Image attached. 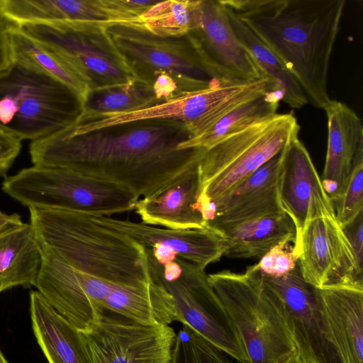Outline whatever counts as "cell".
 I'll use <instances>...</instances> for the list:
<instances>
[{
    "instance_id": "obj_19",
    "label": "cell",
    "mask_w": 363,
    "mask_h": 363,
    "mask_svg": "<svg viewBox=\"0 0 363 363\" xmlns=\"http://www.w3.org/2000/svg\"><path fill=\"white\" fill-rule=\"evenodd\" d=\"M191 32L220 79L267 78L236 38L221 0H200L198 25Z\"/></svg>"
},
{
    "instance_id": "obj_26",
    "label": "cell",
    "mask_w": 363,
    "mask_h": 363,
    "mask_svg": "<svg viewBox=\"0 0 363 363\" xmlns=\"http://www.w3.org/2000/svg\"><path fill=\"white\" fill-rule=\"evenodd\" d=\"M43 262V247L30 223L0 233V293L35 286Z\"/></svg>"
},
{
    "instance_id": "obj_39",
    "label": "cell",
    "mask_w": 363,
    "mask_h": 363,
    "mask_svg": "<svg viewBox=\"0 0 363 363\" xmlns=\"http://www.w3.org/2000/svg\"><path fill=\"white\" fill-rule=\"evenodd\" d=\"M286 363H303L296 356L289 359Z\"/></svg>"
},
{
    "instance_id": "obj_32",
    "label": "cell",
    "mask_w": 363,
    "mask_h": 363,
    "mask_svg": "<svg viewBox=\"0 0 363 363\" xmlns=\"http://www.w3.org/2000/svg\"><path fill=\"white\" fill-rule=\"evenodd\" d=\"M176 337L169 363H230L225 354L184 323Z\"/></svg>"
},
{
    "instance_id": "obj_40",
    "label": "cell",
    "mask_w": 363,
    "mask_h": 363,
    "mask_svg": "<svg viewBox=\"0 0 363 363\" xmlns=\"http://www.w3.org/2000/svg\"><path fill=\"white\" fill-rule=\"evenodd\" d=\"M0 363H9L1 351H0Z\"/></svg>"
},
{
    "instance_id": "obj_2",
    "label": "cell",
    "mask_w": 363,
    "mask_h": 363,
    "mask_svg": "<svg viewBox=\"0 0 363 363\" xmlns=\"http://www.w3.org/2000/svg\"><path fill=\"white\" fill-rule=\"evenodd\" d=\"M294 75L308 101L323 109L329 65L345 0H221Z\"/></svg>"
},
{
    "instance_id": "obj_37",
    "label": "cell",
    "mask_w": 363,
    "mask_h": 363,
    "mask_svg": "<svg viewBox=\"0 0 363 363\" xmlns=\"http://www.w3.org/2000/svg\"><path fill=\"white\" fill-rule=\"evenodd\" d=\"M7 28V23L0 16V72L7 68L11 63Z\"/></svg>"
},
{
    "instance_id": "obj_1",
    "label": "cell",
    "mask_w": 363,
    "mask_h": 363,
    "mask_svg": "<svg viewBox=\"0 0 363 363\" xmlns=\"http://www.w3.org/2000/svg\"><path fill=\"white\" fill-rule=\"evenodd\" d=\"M192 136L184 123L167 119L77 135L65 128L32 141L29 152L33 165L72 170L140 199L157 195L198 167L205 150L180 147Z\"/></svg>"
},
{
    "instance_id": "obj_12",
    "label": "cell",
    "mask_w": 363,
    "mask_h": 363,
    "mask_svg": "<svg viewBox=\"0 0 363 363\" xmlns=\"http://www.w3.org/2000/svg\"><path fill=\"white\" fill-rule=\"evenodd\" d=\"M81 332L92 363H169L176 337L169 325H143L106 311Z\"/></svg>"
},
{
    "instance_id": "obj_15",
    "label": "cell",
    "mask_w": 363,
    "mask_h": 363,
    "mask_svg": "<svg viewBox=\"0 0 363 363\" xmlns=\"http://www.w3.org/2000/svg\"><path fill=\"white\" fill-rule=\"evenodd\" d=\"M324 336L339 363H363V279L313 287Z\"/></svg>"
},
{
    "instance_id": "obj_22",
    "label": "cell",
    "mask_w": 363,
    "mask_h": 363,
    "mask_svg": "<svg viewBox=\"0 0 363 363\" xmlns=\"http://www.w3.org/2000/svg\"><path fill=\"white\" fill-rule=\"evenodd\" d=\"M328 121L325 166L320 177L330 200L342 192L358 150L363 145V126L347 104L331 99L324 107Z\"/></svg>"
},
{
    "instance_id": "obj_20",
    "label": "cell",
    "mask_w": 363,
    "mask_h": 363,
    "mask_svg": "<svg viewBox=\"0 0 363 363\" xmlns=\"http://www.w3.org/2000/svg\"><path fill=\"white\" fill-rule=\"evenodd\" d=\"M92 216L102 225L130 238L145 247L166 248L203 270L210 264L220 260L226 250L223 235L209 227L174 230L110 216Z\"/></svg>"
},
{
    "instance_id": "obj_23",
    "label": "cell",
    "mask_w": 363,
    "mask_h": 363,
    "mask_svg": "<svg viewBox=\"0 0 363 363\" xmlns=\"http://www.w3.org/2000/svg\"><path fill=\"white\" fill-rule=\"evenodd\" d=\"M30 311L35 336L49 363H92L82 333L38 291L30 293Z\"/></svg>"
},
{
    "instance_id": "obj_35",
    "label": "cell",
    "mask_w": 363,
    "mask_h": 363,
    "mask_svg": "<svg viewBox=\"0 0 363 363\" xmlns=\"http://www.w3.org/2000/svg\"><path fill=\"white\" fill-rule=\"evenodd\" d=\"M21 149V140L0 129V177H6Z\"/></svg>"
},
{
    "instance_id": "obj_10",
    "label": "cell",
    "mask_w": 363,
    "mask_h": 363,
    "mask_svg": "<svg viewBox=\"0 0 363 363\" xmlns=\"http://www.w3.org/2000/svg\"><path fill=\"white\" fill-rule=\"evenodd\" d=\"M148 272L172 296L179 322L239 363H249L238 332L205 270L179 257L159 263L146 253Z\"/></svg>"
},
{
    "instance_id": "obj_28",
    "label": "cell",
    "mask_w": 363,
    "mask_h": 363,
    "mask_svg": "<svg viewBox=\"0 0 363 363\" xmlns=\"http://www.w3.org/2000/svg\"><path fill=\"white\" fill-rule=\"evenodd\" d=\"M232 29L265 77L275 81L281 91V101L294 108H301L308 99L294 75L279 59L225 6Z\"/></svg>"
},
{
    "instance_id": "obj_29",
    "label": "cell",
    "mask_w": 363,
    "mask_h": 363,
    "mask_svg": "<svg viewBox=\"0 0 363 363\" xmlns=\"http://www.w3.org/2000/svg\"><path fill=\"white\" fill-rule=\"evenodd\" d=\"M282 96L273 91L259 96L235 108L201 134L191 137L181 148L207 150L221 139L277 113Z\"/></svg>"
},
{
    "instance_id": "obj_7",
    "label": "cell",
    "mask_w": 363,
    "mask_h": 363,
    "mask_svg": "<svg viewBox=\"0 0 363 363\" xmlns=\"http://www.w3.org/2000/svg\"><path fill=\"white\" fill-rule=\"evenodd\" d=\"M293 113H277L221 139L205 152L199 163L200 202L217 201L279 153L298 135Z\"/></svg>"
},
{
    "instance_id": "obj_33",
    "label": "cell",
    "mask_w": 363,
    "mask_h": 363,
    "mask_svg": "<svg viewBox=\"0 0 363 363\" xmlns=\"http://www.w3.org/2000/svg\"><path fill=\"white\" fill-rule=\"evenodd\" d=\"M331 203L335 218L342 227L363 212V145L357 151L342 192L331 199Z\"/></svg>"
},
{
    "instance_id": "obj_6",
    "label": "cell",
    "mask_w": 363,
    "mask_h": 363,
    "mask_svg": "<svg viewBox=\"0 0 363 363\" xmlns=\"http://www.w3.org/2000/svg\"><path fill=\"white\" fill-rule=\"evenodd\" d=\"M278 89L277 82L269 78L251 81L217 79L207 88L183 92L147 108L79 117L67 130L77 135L135 121L167 119L184 123L194 137L238 106Z\"/></svg>"
},
{
    "instance_id": "obj_31",
    "label": "cell",
    "mask_w": 363,
    "mask_h": 363,
    "mask_svg": "<svg viewBox=\"0 0 363 363\" xmlns=\"http://www.w3.org/2000/svg\"><path fill=\"white\" fill-rule=\"evenodd\" d=\"M199 4L200 0L159 1L136 23L157 36H184L197 27Z\"/></svg>"
},
{
    "instance_id": "obj_36",
    "label": "cell",
    "mask_w": 363,
    "mask_h": 363,
    "mask_svg": "<svg viewBox=\"0 0 363 363\" xmlns=\"http://www.w3.org/2000/svg\"><path fill=\"white\" fill-rule=\"evenodd\" d=\"M342 228L353 249L358 265L362 269L363 212Z\"/></svg>"
},
{
    "instance_id": "obj_30",
    "label": "cell",
    "mask_w": 363,
    "mask_h": 363,
    "mask_svg": "<svg viewBox=\"0 0 363 363\" xmlns=\"http://www.w3.org/2000/svg\"><path fill=\"white\" fill-rule=\"evenodd\" d=\"M160 101L150 84L139 79L122 85L91 90L79 117L128 112L152 106Z\"/></svg>"
},
{
    "instance_id": "obj_5",
    "label": "cell",
    "mask_w": 363,
    "mask_h": 363,
    "mask_svg": "<svg viewBox=\"0 0 363 363\" xmlns=\"http://www.w3.org/2000/svg\"><path fill=\"white\" fill-rule=\"evenodd\" d=\"M208 281L230 318L249 363H286L296 356L264 276L255 264L242 273L208 274Z\"/></svg>"
},
{
    "instance_id": "obj_17",
    "label": "cell",
    "mask_w": 363,
    "mask_h": 363,
    "mask_svg": "<svg viewBox=\"0 0 363 363\" xmlns=\"http://www.w3.org/2000/svg\"><path fill=\"white\" fill-rule=\"evenodd\" d=\"M303 279L313 287L347 277L362 279L353 249L335 217L311 221L296 247Z\"/></svg>"
},
{
    "instance_id": "obj_27",
    "label": "cell",
    "mask_w": 363,
    "mask_h": 363,
    "mask_svg": "<svg viewBox=\"0 0 363 363\" xmlns=\"http://www.w3.org/2000/svg\"><path fill=\"white\" fill-rule=\"evenodd\" d=\"M7 32L11 61L28 65L60 81L77 94L84 106L92 87L83 75L58 54L20 28L8 25Z\"/></svg>"
},
{
    "instance_id": "obj_25",
    "label": "cell",
    "mask_w": 363,
    "mask_h": 363,
    "mask_svg": "<svg viewBox=\"0 0 363 363\" xmlns=\"http://www.w3.org/2000/svg\"><path fill=\"white\" fill-rule=\"evenodd\" d=\"M104 309L147 325L179 321L172 296L150 273L147 282L142 286L114 284Z\"/></svg>"
},
{
    "instance_id": "obj_34",
    "label": "cell",
    "mask_w": 363,
    "mask_h": 363,
    "mask_svg": "<svg viewBox=\"0 0 363 363\" xmlns=\"http://www.w3.org/2000/svg\"><path fill=\"white\" fill-rule=\"evenodd\" d=\"M298 261L294 242L284 240L271 248L255 266L265 277H279L294 270Z\"/></svg>"
},
{
    "instance_id": "obj_4",
    "label": "cell",
    "mask_w": 363,
    "mask_h": 363,
    "mask_svg": "<svg viewBox=\"0 0 363 363\" xmlns=\"http://www.w3.org/2000/svg\"><path fill=\"white\" fill-rule=\"evenodd\" d=\"M77 94L57 79L11 61L0 72V129L19 140L43 138L77 121Z\"/></svg>"
},
{
    "instance_id": "obj_38",
    "label": "cell",
    "mask_w": 363,
    "mask_h": 363,
    "mask_svg": "<svg viewBox=\"0 0 363 363\" xmlns=\"http://www.w3.org/2000/svg\"><path fill=\"white\" fill-rule=\"evenodd\" d=\"M23 223L21 217L18 213L9 214L0 211V233Z\"/></svg>"
},
{
    "instance_id": "obj_3",
    "label": "cell",
    "mask_w": 363,
    "mask_h": 363,
    "mask_svg": "<svg viewBox=\"0 0 363 363\" xmlns=\"http://www.w3.org/2000/svg\"><path fill=\"white\" fill-rule=\"evenodd\" d=\"M42 245L71 266L104 281L138 286L148 281L145 247L74 211L28 208Z\"/></svg>"
},
{
    "instance_id": "obj_21",
    "label": "cell",
    "mask_w": 363,
    "mask_h": 363,
    "mask_svg": "<svg viewBox=\"0 0 363 363\" xmlns=\"http://www.w3.org/2000/svg\"><path fill=\"white\" fill-rule=\"evenodd\" d=\"M199 165L157 195L137 201L134 211L145 224L186 230L206 227L200 205Z\"/></svg>"
},
{
    "instance_id": "obj_11",
    "label": "cell",
    "mask_w": 363,
    "mask_h": 363,
    "mask_svg": "<svg viewBox=\"0 0 363 363\" xmlns=\"http://www.w3.org/2000/svg\"><path fill=\"white\" fill-rule=\"evenodd\" d=\"M107 24L72 21L17 28L67 60L89 82L94 90L138 79L112 40Z\"/></svg>"
},
{
    "instance_id": "obj_13",
    "label": "cell",
    "mask_w": 363,
    "mask_h": 363,
    "mask_svg": "<svg viewBox=\"0 0 363 363\" xmlns=\"http://www.w3.org/2000/svg\"><path fill=\"white\" fill-rule=\"evenodd\" d=\"M42 247L43 262L35 286L59 314L84 331L106 311L104 303L114 284L77 269L48 247Z\"/></svg>"
},
{
    "instance_id": "obj_18",
    "label": "cell",
    "mask_w": 363,
    "mask_h": 363,
    "mask_svg": "<svg viewBox=\"0 0 363 363\" xmlns=\"http://www.w3.org/2000/svg\"><path fill=\"white\" fill-rule=\"evenodd\" d=\"M282 150L233 191L213 202H201L206 227L216 229L284 211L279 200Z\"/></svg>"
},
{
    "instance_id": "obj_24",
    "label": "cell",
    "mask_w": 363,
    "mask_h": 363,
    "mask_svg": "<svg viewBox=\"0 0 363 363\" xmlns=\"http://www.w3.org/2000/svg\"><path fill=\"white\" fill-rule=\"evenodd\" d=\"M226 241L224 256L239 259H260L284 240L295 243L296 228L284 211L243 220L215 229Z\"/></svg>"
},
{
    "instance_id": "obj_16",
    "label": "cell",
    "mask_w": 363,
    "mask_h": 363,
    "mask_svg": "<svg viewBox=\"0 0 363 363\" xmlns=\"http://www.w3.org/2000/svg\"><path fill=\"white\" fill-rule=\"evenodd\" d=\"M282 152L279 200L282 210L296 228V250L311 221L335 215L312 159L298 135L288 142Z\"/></svg>"
},
{
    "instance_id": "obj_14",
    "label": "cell",
    "mask_w": 363,
    "mask_h": 363,
    "mask_svg": "<svg viewBox=\"0 0 363 363\" xmlns=\"http://www.w3.org/2000/svg\"><path fill=\"white\" fill-rule=\"evenodd\" d=\"M264 279L296 357L303 363H339L324 336L314 289L303 279L298 264L286 275Z\"/></svg>"
},
{
    "instance_id": "obj_9",
    "label": "cell",
    "mask_w": 363,
    "mask_h": 363,
    "mask_svg": "<svg viewBox=\"0 0 363 363\" xmlns=\"http://www.w3.org/2000/svg\"><path fill=\"white\" fill-rule=\"evenodd\" d=\"M106 28L138 79L151 86L160 74L172 76L184 91L203 89L220 79L192 32L160 37L138 23H110Z\"/></svg>"
},
{
    "instance_id": "obj_8",
    "label": "cell",
    "mask_w": 363,
    "mask_h": 363,
    "mask_svg": "<svg viewBox=\"0 0 363 363\" xmlns=\"http://www.w3.org/2000/svg\"><path fill=\"white\" fill-rule=\"evenodd\" d=\"M4 193L28 208L59 209L111 216L134 210L126 191L77 172L33 165L6 177Z\"/></svg>"
}]
</instances>
